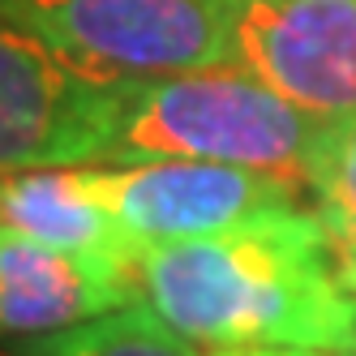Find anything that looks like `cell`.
Segmentation results:
<instances>
[{
  "label": "cell",
  "mask_w": 356,
  "mask_h": 356,
  "mask_svg": "<svg viewBox=\"0 0 356 356\" xmlns=\"http://www.w3.org/2000/svg\"><path fill=\"white\" fill-rule=\"evenodd\" d=\"M142 300L207 348H322L356 356V292L318 211H262L223 232L142 249Z\"/></svg>",
  "instance_id": "obj_1"
},
{
  "label": "cell",
  "mask_w": 356,
  "mask_h": 356,
  "mask_svg": "<svg viewBox=\"0 0 356 356\" xmlns=\"http://www.w3.org/2000/svg\"><path fill=\"white\" fill-rule=\"evenodd\" d=\"M326 124L330 120L300 112L236 65L150 73V78H138V90L129 99V112H124L108 159L241 163L296 176L305 185V168H309Z\"/></svg>",
  "instance_id": "obj_2"
},
{
  "label": "cell",
  "mask_w": 356,
  "mask_h": 356,
  "mask_svg": "<svg viewBox=\"0 0 356 356\" xmlns=\"http://www.w3.org/2000/svg\"><path fill=\"white\" fill-rule=\"evenodd\" d=\"M134 90L0 17V172L108 159Z\"/></svg>",
  "instance_id": "obj_3"
},
{
  "label": "cell",
  "mask_w": 356,
  "mask_h": 356,
  "mask_svg": "<svg viewBox=\"0 0 356 356\" xmlns=\"http://www.w3.org/2000/svg\"><path fill=\"white\" fill-rule=\"evenodd\" d=\"M0 17L120 78L236 65L223 0H0Z\"/></svg>",
  "instance_id": "obj_4"
},
{
  "label": "cell",
  "mask_w": 356,
  "mask_h": 356,
  "mask_svg": "<svg viewBox=\"0 0 356 356\" xmlns=\"http://www.w3.org/2000/svg\"><path fill=\"white\" fill-rule=\"evenodd\" d=\"M90 193L112 211L138 249L193 241L245 223L262 211L300 207V181L241 163L129 159L78 163Z\"/></svg>",
  "instance_id": "obj_5"
},
{
  "label": "cell",
  "mask_w": 356,
  "mask_h": 356,
  "mask_svg": "<svg viewBox=\"0 0 356 356\" xmlns=\"http://www.w3.org/2000/svg\"><path fill=\"white\" fill-rule=\"evenodd\" d=\"M236 69L318 120L356 116V0H223Z\"/></svg>",
  "instance_id": "obj_6"
},
{
  "label": "cell",
  "mask_w": 356,
  "mask_h": 356,
  "mask_svg": "<svg viewBox=\"0 0 356 356\" xmlns=\"http://www.w3.org/2000/svg\"><path fill=\"white\" fill-rule=\"evenodd\" d=\"M138 300V279L108 275L0 223V339L52 335Z\"/></svg>",
  "instance_id": "obj_7"
},
{
  "label": "cell",
  "mask_w": 356,
  "mask_h": 356,
  "mask_svg": "<svg viewBox=\"0 0 356 356\" xmlns=\"http://www.w3.org/2000/svg\"><path fill=\"white\" fill-rule=\"evenodd\" d=\"M0 223L60 253H73L108 275L138 279L142 249L124 236L112 211L90 193L78 163L0 172Z\"/></svg>",
  "instance_id": "obj_8"
},
{
  "label": "cell",
  "mask_w": 356,
  "mask_h": 356,
  "mask_svg": "<svg viewBox=\"0 0 356 356\" xmlns=\"http://www.w3.org/2000/svg\"><path fill=\"white\" fill-rule=\"evenodd\" d=\"M0 356H197V352L150 305H124V309L99 314L90 322L52 330V335L0 339Z\"/></svg>",
  "instance_id": "obj_9"
},
{
  "label": "cell",
  "mask_w": 356,
  "mask_h": 356,
  "mask_svg": "<svg viewBox=\"0 0 356 356\" xmlns=\"http://www.w3.org/2000/svg\"><path fill=\"white\" fill-rule=\"evenodd\" d=\"M305 189L314 193L318 215L330 232L356 227V116L330 120L305 168Z\"/></svg>",
  "instance_id": "obj_10"
},
{
  "label": "cell",
  "mask_w": 356,
  "mask_h": 356,
  "mask_svg": "<svg viewBox=\"0 0 356 356\" xmlns=\"http://www.w3.org/2000/svg\"><path fill=\"white\" fill-rule=\"evenodd\" d=\"M330 245H335L339 279L348 284V292H356V227H348V232H330Z\"/></svg>",
  "instance_id": "obj_11"
},
{
  "label": "cell",
  "mask_w": 356,
  "mask_h": 356,
  "mask_svg": "<svg viewBox=\"0 0 356 356\" xmlns=\"http://www.w3.org/2000/svg\"><path fill=\"white\" fill-rule=\"evenodd\" d=\"M211 356H348V352H322V348H266V343H245V348H215Z\"/></svg>",
  "instance_id": "obj_12"
}]
</instances>
